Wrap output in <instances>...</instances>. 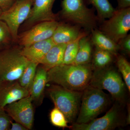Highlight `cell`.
I'll list each match as a JSON object with an SVG mask.
<instances>
[{
	"instance_id": "6da1fadb",
	"label": "cell",
	"mask_w": 130,
	"mask_h": 130,
	"mask_svg": "<svg viewBox=\"0 0 130 130\" xmlns=\"http://www.w3.org/2000/svg\"><path fill=\"white\" fill-rule=\"evenodd\" d=\"M92 65L61 64L47 71L48 83L70 90L83 91L89 85L92 73Z\"/></svg>"
},
{
	"instance_id": "7a4b0ae2",
	"label": "cell",
	"mask_w": 130,
	"mask_h": 130,
	"mask_svg": "<svg viewBox=\"0 0 130 130\" xmlns=\"http://www.w3.org/2000/svg\"><path fill=\"white\" fill-rule=\"evenodd\" d=\"M59 15L64 20L90 31L97 28L99 22L94 8L86 6L84 0H63Z\"/></svg>"
},
{
	"instance_id": "3957f363",
	"label": "cell",
	"mask_w": 130,
	"mask_h": 130,
	"mask_svg": "<svg viewBox=\"0 0 130 130\" xmlns=\"http://www.w3.org/2000/svg\"><path fill=\"white\" fill-rule=\"evenodd\" d=\"M81 107L76 123H86L95 119L110 102L109 96L102 90L89 85L83 91Z\"/></svg>"
},
{
	"instance_id": "277c9868",
	"label": "cell",
	"mask_w": 130,
	"mask_h": 130,
	"mask_svg": "<svg viewBox=\"0 0 130 130\" xmlns=\"http://www.w3.org/2000/svg\"><path fill=\"white\" fill-rule=\"evenodd\" d=\"M89 85L99 89L108 91L114 100L123 102L125 95V85L119 73L107 67L95 69Z\"/></svg>"
},
{
	"instance_id": "5b68a950",
	"label": "cell",
	"mask_w": 130,
	"mask_h": 130,
	"mask_svg": "<svg viewBox=\"0 0 130 130\" xmlns=\"http://www.w3.org/2000/svg\"><path fill=\"white\" fill-rule=\"evenodd\" d=\"M29 61L18 47L0 52V84L18 81Z\"/></svg>"
},
{
	"instance_id": "8992f818",
	"label": "cell",
	"mask_w": 130,
	"mask_h": 130,
	"mask_svg": "<svg viewBox=\"0 0 130 130\" xmlns=\"http://www.w3.org/2000/svg\"><path fill=\"white\" fill-rule=\"evenodd\" d=\"M50 97L55 107L62 112L68 122H73L79 109L83 91L67 89L54 85L48 90Z\"/></svg>"
},
{
	"instance_id": "52a82bcc",
	"label": "cell",
	"mask_w": 130,
	"mask_h": 130,
	"mask_svg": "<svg viewBox=\"0 0 130 130\" xmlns=\"http://www.w3.org/2000/svg\"><path fill=\"white\" fill-rule=\"evenodd\" d=\"M99 30L116 43L128 35L130 29V7L116 9L108 19L101 23Z\"/></svg>"
},
{
	"instance_id": "ba28073f",
	"label": "cell",
	"mask_w": 130,
	"mask_h": 130,
	"mask_svg": "<svg viewBox=\"0 0 130 130\" xmlns=\"http://www.w3.org/2000/svg\"><path fill=\"white\" fill-rule=\"evenodd\" d=\"M33 0H16L9 9L2 12L0 20L7 24L13 41H18L19 28L27 20L30 13Z\"/></svg>"
},
{
	"instance_id": "9c48e42d",
	"label": "cell",
	"mask_w": 130,
	"mask_h": 130,
	"mask_svg": "<svg viewBox=\"0 0 130 130\" xmlns=\"http://www.w3.org/2000/svg\"><path fill=\"white\" fill-rule=\"evenodd\" d=\"M118 105H114L102 117L95 118L89 123H76L70 126L73 130H112L123 125L124 122Z\"/></svg>"
},
{
	"instance_id": "30bf717a",
	"label": "cell",
	"mask_w": 130,
	"mask_h": 130,
	"mask_svg": "<svg viewBox=\"0 0 130 130\" xmlns=\"http://www.w3.org/2000/svg\"><path fill=\"white\" fill-rule=\"evenodd\" d=\"M32 100L29 95L6 106L4 108L11 118L28 130L32 129L34 120Z\"/></svg>"
},
{
	"instance_id": "8fae6325",
	"label": "cell",
	"mask_w": 130,
	"mask_h": 130,
	"mask_svg": "<svg viewBox=\"0 0 130 130\" xmlns=\"http://www.w3.org/2000/svg\"><path fill=\"white\" fill-rule=\"evenodd\" d=\"M59 23L57 21H51L36 24L19 36L18 41L24 47L51 38Z\"/></svg>"
},
{
	"instance_id": "7c38bea8",
	"label": "cell",
	"mask_w": 130,
	"mask_h": 130,
	"mask_svg": "<svg viewBox=\"0 0 130 130\" xmlns=\"http://www.w3.org/2000/svg\"><path fill=\"white\" fill-rule=\"evenodd\" d=\"M55 0H33L30 13L25 25L31 26L46 21H57L58 14L53 11Z\"/></svg>"
},
{
	"instance_id": "4fadbf2b",
	"label": "cell",
	"mask_w": 130,
	"mask_h": 130,
	"mask_svg": "<svg viewBox=\"0 0 130 130\" xmlns=\"http://www.w3.org/2000/svg\"><path fill=\"white\" fill-rule=\"evenodd\" d=\"M29 95V91L22 87L18 81L0 84V107L5 108Z\"/></svg>"
},
{
	"instance_id": "5bb4252c",
	"label": "cell",
	"mask_w": 130,
	"mask_h": 130,
	"mask_svg": "<svg viewBox=\"0 0 130 130\" xmlns=\"http://www.w3.org/2000/svg\"><path fill=\"white\" fill-rule=\"evenodd\" d=\"M52 38L35 43L21 49V53L29 61L40 64L46 54L54 44Z\"/></svg>"
},
{
	"instance_id": "9a60e30c",
	"label": "cell",
	"mask_w": 130,
	"mask_h": 130,
	"mask_svg": "<svg viewBox=\"0 0 130 130\" xmlns=\"http://www.w3.org/2000/svg\"><path fill=\"white\" fill-rule=\"evenodd\" d=\"M81 29L78 25L59 22L51 38L55 44H67L78 37Z\"/></svg>"
},
{
	"instance_id": "2e32d148",
	"label": "cell",
	"mask_w": 130,
	"mask_h": 130,
	"mask_svg": "<svg viewBox=\"0 0 130 130\" xmlns=\"http://www.w3.org/2000/svg\"><path fill=\"white\" fill-rule=\"evenodd\" d=\"M47 83V71L42 66L38 67L36 76L29 90L32 101L38 103L42 102Z\"/></svg>"
},
{
	"instance_id": "e0dca14e",
	"label": "cell",
	"mask_w": 130,
	"mask_h": 130,
	"mask_svg": "<svg viewBox=\"0 0 130 130\" xmlns=\"http://www.w3.org/2000/svg\"><path fill=\"white\" fill-rule=\"evenodd\" d=\"M90 32L91 42L96 47L108 51L115 56L118 54L120 50L118 43L97 28L93 29Z\"/></svg>"
},
{
	"instance_id": "ac0fdd59",
	"label": "cell",
	"mask_w": 130,
	"mask_h": 130,
	"mask_svg": "<svg viewBox=\"0 0 130 130\" xmlns=\"http://www.w3.org/2000/svg\"><path fill=\"white\" fill-rule=\"evenodd\" d=\"M66 45V44H54L41 61L40 64L48 71L62 64Z\"/></svg>"
},
{
	"instance_id": "d6986e66",
	"label": "cell",
	"mask_w": 130,
	"mask_h": 130,
	"mask_svg": "<svg viewBox=\"0 0 130 130\" xmlns=\"http://www.w3.org/2000/svg\"><path fill=\"white\" fill-rule=\"evenodd\" d=\"M92 43L88 35L81 38L76 56L72 64L81 65L90 63L92 57Z\"/></svg>"
},
{
	"instance_id": "ffe728a7",
	"label": "cell",
	"mask_w": 130,
	"mask_h": 130,
	"mask_svg": "<svg viewBox=\"0 0 130 130\" xmlns=\"http://www.w3.org/2000/svg\"><path fill=\"white\" fill-rule=\"evenodd\" d=\"M88 3L93 6L97 11V17L101 23L109 18L113 14L116 9L114 8L108 0H87Z\"/></svg>"
},
{
	"instance_id": "44dd1931",
	"label": "cell",
	"mask_w": 130,
	"mask_h": 130,
	"mask_svg": "<svg viewBox=\"0 0 130 130\" xmlns=\"http://www.w3.org/2000/svg\"><path fill=\"white\" fill-rule=\"evenodd\" d=\"M38 63L29 61L18 80L22 87L29 91L35 78Z\"/></svg>"
},
{
	"instance_id": "7402d4cb",
	"label": "cell",
	"mask_w": 130,
	"mask_h": 130,
	"mask_svg": "<svg viewBox=\"0 0 130 130\" xmlns=\"http://www.w3.org/2000/svg\"><path fill=\"white\" fill-rule=\"evenodd\" d=\"M113 55L108 51L95 47L93 54L92 67L95 69L107 67L112 61Z\"/></svg>"
},
{
	"instance_id": "603a6c76",
	"label": "cell",
	"mask_w": 130,
	"mask_h": 130,
	"mask_svg": "<svg viewBox=\"0 0 130 130\" xmlns=\"http://www.w3.org/2000/svg\"><path fill=\"white\" fill-rule=\"evenodd\" d=\"M88 35L86 32L82 31L77 39L67 44L62 64H70L73 63L78 50L79 40L84 36Z\"/></svg>"
},
{
	"instance_id": "cb8c5ba5",
	"label": "cell",
	"mask_w": 130,
	"mask_h": 130,
	"mask_svg": "<svg viewBox=\"0 0 130 130\" xmlns=\"http://www.w3.org/2000/svg\"><path fill=\"white\" fill-rule=\"evenodd\" d=\"M116 63L125 81L126 87L130 92V64L124 56L116 55Z\"/></svg>"
},
{
	"instance_id": "d4e9b609",
	"label": "cell",
	"mask_w": 130,
	"mask_h": 130,
	"mask_svg": "<svg viewBox=\"0 0 130 130\" xmlns=\"http://www.w3.org/2000/svg\"><path fill=\"white\" fill-rule=\"evenodd\" d=\"M50 119L53 125L61 128H70L68 125V121L62 112L55 107L50 113Z\"/></svg>"
},
{
	"instance_id": "484cf974",
	"label": "cell",
	"mask_w": 130,
	"mask_h": 130,
	"mask_svg": "<svg viewBox=\"0 0 130 130\" xmlns=\"http://www.w3.org/2000/svg\"><path fill=\"white\" fill-rule=\"evenodd\" d=\"M13 41L11 34L4 21L0 20V48L7 46Z\"/></svg>"
},
{
	"instance_id": "4316f807",
	"label": "cell",
	"mask_w": 130,
	"mask_h": 130,
	"mask_svg": "<svg viewBox=\"0 0 130 130\" xmlns=\"http://www.w3.org/2000/svg\"><path fill=\"white\" fill-rule=\"evenodd\" d=\"M11 121L5 108L0 107V130L10 129Z\"/></svg>"
},
{
	"instance_id": "83f0119b",
	"label": "cell",
	"mask_w": 130,
	"mask_h": 130,
	"mask_svg": "<svg viewBox=\"0 0 130 130\" xmlns=\"http://www.w3.org/2000/svg\"><path fill=\"white\" fill-rule=\"evenodd\" d=\"M118 44L120 50H123L128 55L130 54V35H127L121 38L118 42Z\"/></svg>"
},
{
	"instance_id": "f1b7e54d",
	"label": "cell",
	"mask_w": 130,
	"mask_h": 130,
	"mask_svg": "<svg viewBox=\"0 0 130 130\" xmlns=\"http://www.w3.org/2000/svg\"><path fill=\"white\" fill-rule=\"evenodd\" d=\"M16 0H0V8L3 12L9 9Z\"/></svg>"
},
{
	"instance_id": "f546056e",
	"label": "cell",
	"mask_w": 130,
	"mask_h": 130,
	"mask_svg": "<svg viewBox=\"0 0 130 130\" xmlns=\"http://www.w3.org/2000/svg\"><path fill=\"white\" fill-rule=\"evenodd\" d=\"M118 6L116 9H125L130 7V0H116Z\"/></svg>"
},
{
	"instance_id": "4dcf8cb0",
	"label": "cell",
	"mask_w": 130,
	"mask_h": 130,
	"mask_svg": "<svg viewBox=\"0 0 130 130\" xmlns=\"http://www.w3.org/2000/svg\"><path fill=\"white\" fill-rule=\"evenodd\" d=\"M10 130H28L25 127L20 123L15 122V123L11 122V128Z\"/></svg>"
},
{
	"instance_id": "1f68e13d",
	"label": "cell",
	"mask_w": 130,
	"mask_h": 130,
	"mask_svg": "<svg viewBox=\"0 0 130 130\" xmlns=\"http://www.w3.org/2000/svg\"><path fill=\"white\" fill-rule=\"evenodd\" d=\"M3 11L2 10V9H1V8H0V15H1V13H2Z\"/></svg>"
}]
</instances>
